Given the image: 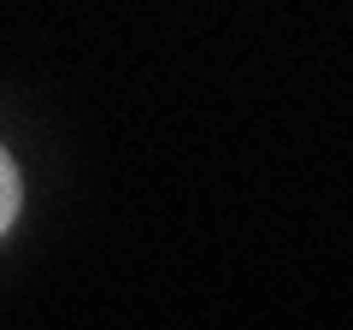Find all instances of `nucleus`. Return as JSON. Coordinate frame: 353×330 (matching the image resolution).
<instances>
[{
    "label": "nucleus",
    "instance_id": "1",
    "mask_svg": "<svg viewBox=\"0 0 353 330\" xmlns=\"http://www.w3.org/2000/svg\"><path fill=\"white\" fill-rule=\"evenodd\" d=\"M18 218H24V165H18L12 148L0 142V242L18 230Z\"/></svg>",
    "mask_w": 353,
    "mask_h": 330
}]
</instances>
